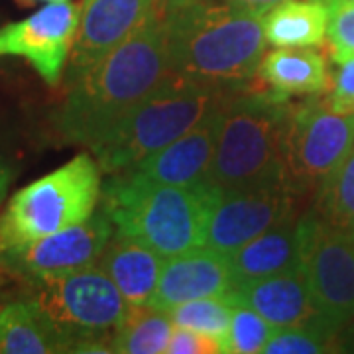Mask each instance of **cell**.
Instances as JSON below:
<instances>
[{
    "label": "cell",
    "instance_id": "603a6c76",
    "mask_svg": "<svg viewBox=\"0 0 354 354\" xmlns=\"http://www.w3.org/2000/svg\"><path fill=\"white\" fill-rule=\"evenodd\" d=\"M313 209L330 225L354 232V148L319 185Z\"/></svg>",
    "mask_w": 354,
    "mask_h": 354
},
{
    "label": "cell",
    "instance_id": "d4e9b609",
    "mask_svg": "<svg viewBox=\"0 0 354 354\" xmlns=\"http://www.w3.org/2000/svg\"><path fill=\"white\" fill-rule=\"evenodd\" d=\"M339 346H341L339 335H335L317 319L305 325L274 329L262 348V354L337 353L341 351Z\"/></svg>",
    "mask_w": 354,
    "mask_h": 354
},
{
    "label": "cell",
    "instance_id": "7a4b0ae2",
    "mask_svg": "<svg viewBox=\"0 0 354 354\" xmlns=\"http://www.w3.org/2000/svg\"><path fill=\"white\" fill-rule=\"evenodd\" d=\"M174 75L205 87H250L266 53L262 14L197 2L160 16Z\"/></svg>",
    "mask_w": 354,
    "mask_h": 354
},
{
    "label": "cell",
    "instance_id": "f1b7e54d",
    "mask_svg": "<svg viewBox=\"0 0 354 354\" xmlns=\"http://www.w3.org/2000/svg\"><path fill=\"white\" fill-rule=\"evenodd\" d=\"M223 353L221 342L183 327H174L165 354H218Z\"/></svg>",
    "mask_w": 354,
    "mask_h": 354
},
{
    "label": "cell",
    "instance_id": "4dcf8cb0",
    "mask_svg": "<svg viewBox=\"0 0 354 354\" xmlns=\"http://www.w3.org/2000/svg\"><path fill=\"white\" fill-rule=\"evenodd\" d=\"M197 2H207V0H156V10L160 16H165V14L179 10L189 4H197Z\"/></svg>",
    "mask_w": 354,
    "mask_h": 354
},
{
    "label": "cell",
    "instance_id": "2e32d148",
    "mask_svg": "<svg viewBox=\"0 0 354 354\" xmlns=\"http://www.w3.org/2000/svg\"><path fill=\"white\" fill-rule=\"evenodd\" d=\"M225 299L232 307L246 305L254 309L274 329L305 325L319 319L301 262L286 272L234 288Z\"/></svg>",
    "mask_w": 354,
    "mask_h": 354
},
{
    "label": "cell",
    "instance_id": "4fadbf2b",
    "mask_svg": "<svg viewBox=\"0 0 354 354\" xmlns=\"http://www.w3.org/2000/svg\"><path fill=\"white\" fill-rule=\"evenodd\" d=\"M156 0H83L77 36L67 62V81L95 65L146 24Z\"/></svg>",
    "mask_w": 354,
    "mask_h": 354
},
{
    "label": "cell",
    "instance_id": "ac0fdd59",
    "mask_svg": "<svg viewBox=\"0 0 354 354\" xmlns=\"http://www.w3.org/2000/svg\"><path fill=\"white\" fill-rule=\"evenodd\" d=\"M301 262L299 216L270 228L228 256L232 286L241 288L256 279L286 272ZM232 288V290H234Z\"/></svg>",
    "mask_w": 354,
    "mask_h": 354
},
{
    "label": "cell",
    "instance_id": "9a60e30c",
    "mask_svg": "<svg viewBox=\"0 0 354 354\" xmlns=\"http://www.w3.org/2000/svg\"><path fill=\"white\" fill-rule=\"evenodd\" d=\"M223 102L207 114L197 127H193L189 132L164 146L162 150L150 153L134 169H138L142 176L152 181L179 187H189L207 179L215 156Z\"/></svg>",
    "mask_w": 354,
    "mask_h": 354
},
{
    "label": "cell",
    "instance_id": "1f68e13d",
    "mask_svg": "<svg viewBox=\"0 0 354 354\" xmlns=\"http://www.w3.org/2000/svg\"><path fill=\"white\" fill-rule=\"evenodd\" d=\"M10 181H12V171H10L8 165L0 160V205H2L4 197H6V191L10 187Z\"/></svg>",
    "mask_w": 354,
    "mask_h": 354
},
{
    "label": "cell",
    "instance_id": "52a82bcc",
    "mask_svg": "<svg viewBox=\"0 0 354 354\" xmlns=\"http://www.w3.org/2000/svg\"><path fill=\"white\" fill-rule=\"evenodd\" d=\"M32 283L30 297L64 337L67 353H111V337L130 304L99 266Z\"/></svg>",
    "mask_w": 354,
    "mask_h": 354
},
{
    "label": "cell",
    "instance_id": "4316f807",
    "mask_svg": "<svg viewBox=\"0 0 354 354\" xmlns=\"http://www.w3.org/2000/svg\"><path fill=\"white\" fill-rule=\"evenodd\" d=\"M329 10L327 41L335 64L354 57V0H321Z\"/></svg>",
    "mask_w": 354,
    "mask_h": 354
},
{
    "label": "cell",
    "instance_id": "5bb4252c",
    "mask_svg": "<svg viewBox=\"0 0 354 354\" xmlns=\"http://www.w3.org/2000/svg\"><path fill=\"white\" fill-rule=\"evenodd\" d=\"M232 288L228 256L201 246L165 260L148 307L169 311L191 299L225 297Z\"/></svg>",
    "mask_w": 354,
    "mask_h": 354
},
{
    "label": "cell",
    "instance_id": "ffe728a7",
    "mask_svg": "<svg viewBox=\"0 0 354 354\" xmlns=\"http://www.w3.org/2000/svg\"><path fill=\"white\" fill-rule=\"evenodd\" d=\"M67 353V342L32 297L0 309V354Z\"/></svg>",
    "mask_w": 354,
    "mask_h": 354
},
{
    "label": "cell",
    "instance_id": "3957f363",
    "mask_svg": "<svg viewBox=\"0 0 354 354\" xmlns=\"http://www.w3.org/2000/svg\"><path fill=\"white\" fill-rule=\"evenodd\" d=\"M223 191L207 177L189 187L164 185L138 169L113 174L101 189V209L114 230L146 244L162 258L205 246L209 215Z\"/></svg>",
    "mask_w": 354,
    "mask_h": 354
},
{
    "label": "cell",
    "instance_id": "44dd1931",
    "mask_svg": "<svg viewBox=\"0 0 354 354\" xmlns=\"http://www.w3.org/2000/svg\"><path fill=\"white\" fill-rule=\"evenodd\" d=\"M272 48H317L327 38L329 10L321 0H286L262 16Z\"/></svg>",
    "mask_w": 354,
    "mask_h": 354
},
{
    "label": "cell",
    "instance_id": "cb8c5ba5",
    "mask_svg": "<svg viewBox=\"0 0 354 354\" xmlns=\"http://www.w3.org/2000/svg\"><path fill=\"white\" fill-rule=\"evenodd\" d=\"M167 315L174 327L191 329L223 342L232 315V305L225 297H201L171 307Z\"/></svg>",
    "mask_w": 354,
    "mask_h": 354
},
{
    "label": "cell",
    "instance_id": "8fae6325",
    "mask_svg": "<svg viewBox=\"0 0 354 354\" xmlns=\"http://www.w3.org/2000/svg\"><path fill=\"white\" fill-rule=\"evenodd\" d=\"M297 201L290 185L223 193L209 215L205 246L230 256L266 230L297 218Z\"/></svg>",
    "mask_w": 354,
    "mask_h": 354
},
{
    "label": "cell",
    "instance_id": "5b68a950",
    "mask_svg": "<svg viewBox=\"0 0 354 354\" xmlns=\"http://www.w3.org/2000/svg\"><path fill=\"white\" fill-rule=\"evenodd\" d=\"M223 88L205 87L174 77L150 99L136 106L93 150L106 174L132 169L150 153L197 127L227 99Z\"/></svg>",
    "mask_w": 354,
    "mask_h": 354
},
{
    "label": "cell",
    "instance_id": "7402d4cb",
    "mask_svg": "<svg viewBox=\"0 0 354 354\" xmlns=\"http://www.w3.org/2000/svg\"><path fill=\"white\" fill-rule=\"evenodd\" d=\"M174 323L167 311L148 305L128 309L124 319L111 337V353L118 354H165Z\"/></svg>",
    "mask_w": 354,
    "mask_h": 354
},
{
    "label": "cell",
    "instance_id": "d6986e66",
    "mask_svg": "<svg viewBox=\"0 0 354 354\" xmlns=\"http://www.w3.org/2000/svg\"><path fill=\"white\" fill-rule=\"evenodd\" d=\"M256 77L281 99L321 95L330 83L327 59L315 48H276L264 53Z\"/></svg>",
    "mask_w": 354,
    "mask_h": 354
},
{
    "label": "cell",
    "instance_id": "836d02e7",
    "mask_svg": "<svg viewBox=\"0 0 354 354\" xmlns=\"http://www.w3.org/2000/svg\"><path fill=\"white\" fill-rule=\"evenodd\" d=\"M32 2H46V4H50V2H69V0H32Z\"/></svg>",
    "mask_w": 354,
    "mask_h": 354
},
{
    "label": "cell",
    "instance_id": "d6a6232c",
    "mask_svg": "<svg viewBox=\"0 0 354 354\" xmlns=\"http://www.w3.org/2000/svg\"><path fill=\"white\" fill-rule=\"evenodd\" d=\"M342 335H346V337H348V341L342 342V351H344V348H351V351H354V319H353V323H351L346 329L342 330L341 337Z\"/></svg>",
    "mask_w": 354,
    "mask_h": 354
},
{
    "label": "cell",
    "instance_id": "9c48e42d",
    "mask_svg": "<svg viewBox=\"0 0 354 354\" xmlns=\"http://www.w3.org/2000/svg\"><path fill=\"white\" fill-rule=\"evenodd\" d=\"M354 148V113L333 111L321 95L291 106L286 132V177L299 197L319 185Z\"/></svg>",
    "mask_w": 354,
    "mask_h": 354
},
{
    "label": "cell",
    "instance_id": "7c38bea8",
    "mask_svg": "<svg viewBox=\"0 0 354 354\" xmlns=\"http://www.w3.org/2000/svg\"><path fill=\"white\" fill-rule=\"evenodd\" d=\"M79 16L81 4L50 2L24 20L0 28V57H24L48 85H57L71 55Z\"/></svg>",
    "mask_w": 354,
    "mask_h": 354
},
{
    "label": "cell",
    "instance_id": "484cf974",
    "mask_svg": "<svg viewBox=\"0 0 354 354\" xmlns=\"http://www.w3.org/2000/svg\"><path fill=\"white\" fill-rule=\"evenodd\" d=\"M274 333V327L246 305H234L228 330L221 342L223 354H258Z\"/></svg>",
    "mask_w": 354,
    "mask_h": 354
},
{
    "label": "cell",
    "instance_id": "e0dca14e",
    "mask_svg": "<svg viewBox=\"0 0 354 354\" xmlns=\"http://www.w3.org/2000/svg\"><path fill=\"white\" fill-rule=\"evenodd\" d=\"M162 258L146 244L114 230L97 260V266L113 279L132 307L148 305L164 270Z\"/></svg>",
    "mask_w": 354,
    "mask_h": 354
},
{
    "label": "cell",
    "instance_id": "30bf717a",
    "mask_svg": "<svg viewBox=\"0 0 354 354\" xmlns=\"http://www.w3.org/2000/svg\"><path fill=\"white\" fill-rule=\"evenodd\" d=\"M113 234V221L99 209L73 227L0 252V266L30 281L73 274L97 264Z\"/></svg>",
    "mask_w": 354,
    "mask_h": 354
},
{
    "label": "cell",
    "instance_id": "f546056e",
    "mask_svg": "<svg viewBox=\"0 0 354 354\" xmlns=\"http://www.w3.org/2000/svg\"><path fill=\"white\" fill-rule=\"evenodd\" d=\"M230 6H236V8H242V10H250V12L262 14L264 16L270 8L278 6L279 2H286V0H223Z\"/></svg>",
    "mask_w": 354,
    "mask_h": 354
},
{
    "label": "cell",
    "instance_id": "83f0119b",
    "mask_svg": "<svg viewBox=\"0 0 354 354\" xmlns=\"http://www.w3.org/2000/svg\"><path fill=\"white\" fill-rule=\"evenodd\" d=\"M325 99L333 111L354 113V57L337 64V71L330 77Z\"/></svg>",
    "mask_w": 354,
    "mask_h": 354
},
{
    "label": "cell",
    "instance_id": "8992f818",
    "mask_svg": "<svg viewBox=\"0 0 354 354\" xmlns=\"http://www.w3.org/2000/svg\"><path fill=\"white\" fill-rule=\"evenodd\" d=\"M101 199V165L88 153L14 193L0 216V252L85 221Z\"/></svg>",
    "mask_w": 354,
    "mask_h": 354
},
{
    "label": "cell",
    "instance_id": "277c9868",
    "mask_svg": "<svg viewBox=\"0 0 354 354\" xmlns=\"http://www.w3.org/2000/svg\"><path fill=\"white\" fill-rule=\"evenodd\" d=\"M291 106L290 99L252 85L225 99L209 171L223 193L288 185L286 132Z\"/></svg>",
    "mask_w": 354,
    "mask_h": 354
},
{
    "label": "cell",
    "instance_id": "6da1fadb",
    "mask_svg": "<svg viewBox=\"0 0 354 354\" xmlns=\"http://www.w3.org/2000/svg\"><path fill=\"white\" fill-rule=\"evenodd\" d=\"M160 14L87 71L67 81L55 128L69 142L95 150L124 116L174 79Z\"/></svg>",
    "mask_w": 354,
    "mask_h": 354
},
{
    "label": "cell",
    "instance_id": "ba28073f",
    "mask_svg": "<svg viewBox=\"0 0 354 354\" xmlns=\"http://www.w3.org/2000/svg\"><path fill=\"white\" fill-rule=\"evenodd\" d=\"M301 268L319 321L339 335L354 319V232L311 209L299 216Z\"/></svg>",
    "mask_w": 354,
    "mask_h": 354
}]
</instances>
